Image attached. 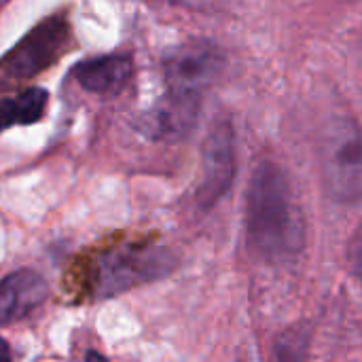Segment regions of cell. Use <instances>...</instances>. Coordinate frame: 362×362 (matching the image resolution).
Segmentation results:
<instances>
[{
	"instance_id": "52a82bcc",
	"label": "cell",
	"mask_w": 362,
	"mask_h": 362,
	"mask_svg": "<svg viewBox=\"0 0 362 362\" xmlns=\"http://www.w3.org/2000/svg\"><path fill=\"white\" fill-rule=\"evenodd\" d=\"M199 112V98L168 93L163 100H159L153 108L142 112L136 121V127L155 140H178L185 138Z\"/></svg>"
},
{
	"instance_id": "4fadbf2b",
	"label": "cell",
	"mask_w": 362,
	"mask_h": 362,
	"mask_svg": "<svg viewBox=\"0 0 362 362\" xmlns=\"http://www.w3.org/2000/svg\"><path fill=\"white\" fill-rule=\"evenodd\" d=\"M0 362H13L11 358V348L4 339H0Z\"/></svg>"
},
{
	"instance_id": "277c9868",
	"label": "cell",
	"mask_w": 362,
	"mask_h": 362,
	"mask_svg": "<svg viewBox=\"0 0 362 362\" xmlns=\"http://www.w3.org/2000/svg\"><path fill=\"white\" fill-rule=\"evenodd\" d=\"M70 38V25L64 15H53L32 28L2 59L0 74L13 81L38 76L64 53Z\"/></svg>"
},
{
	"instance_id": "3957f363",
	"label": "cell",
	"mask_w": 362,
	"mask_h": 362,
	"mask_svg": "<svg viewBox=\"0 0 362 362\" xmlns=\"http://www.w3.org/2000/svg\"><path fill=\"white\" fill-rule=\"evenodd\" d=\"M176 259L161 248H121L102 257L95 280V297L106 299L132 286L170 274Z\"/></svg>"
},
{
	"instance_id": "8fae6325",
	"label": "cell",
	"mask_w": 362,
	"mask_h": 362,
	"mask_svg": "<svg viewBox=\"0 0 362 362\" xmlns=\"http://www.w3.org/2000/svg\"><path fill=\"white\" fill-rule=\"evenodd\" d=\"M310 327L308 325H293L284 329L272 350V362H308L310 358Z\"/></svg>"
},
{
	"instance_id": "7a4b0ae2",
	"label": "cell",
	"mask_w": 362,
	"mask_h": 362,
	"mask_svg": "<svg viewBox=\"0 0 362 362\" xmlns=\"http://www.w3.org/2000/svg\"><path fill=\"white\" fill-rule=\"evenodd\" d=\"M322 174L339 204L362 199V127L350 117L335 119L322 140Z\"/></svg>"
},
{
	"instance_id": "7c38bea8",
	"label": "cell",
	"mask_w": 362,
	"mask_h": 362,
	"mask_svg": "<svg viewBox=\"0 0 362 362\" xmlns=\"http://www.w3.org/2000/svg\"><path fill=\"white\" fill-rule=\"evenodd\" d=\"M348 263L356 280L362 284V223L361 227L354 231L350 244H348Z\"/></svg>"
},
{
	"instance_id": "5b68a950",
	"label": "cell",
	"mask_w": 362,
	"mask_h": 362,
	"mask_svg": "<svg viewBox=\"0 0 362 362\" xmlns=\"http://www.w3.org/2000/svg\"><path fill=\"white\" fill-rule=\"evenodd\" d=\"M223 51L206 38H193L163 57V74L170 85V93L199 98L223 72Z\"/></svg>"
},
{
	"instance_id": "5bb4252c",
	"label": "cell",
	"mask_w": 362,
	"mask_h": 362,
	"mask_svg": "<svg viewBox=\"0 0 362 362\" xmlns=\"http://www.w3.org/2000/svg\"><path fill=\"white\" fill-rule=\"evenodd\" d=\"M85 362H108V358L102 356V354H98V352H93V350H89L87 356H85Z\"/></svg>"
},
{
	"instance_id": "ba28073f",
	"label": "cell",
	"mask_w": 362,
	"mask_h": 362,
	"mask_svg": "<svg viewBox=\"0 0 362 362\" xmlns=\"http://www.w3.org/2000/svg\"><path fill=\"white\" fill-rule=\"evenodd\" d=\"M49 297L47 280L34 269H17L0 280V327L34 314Z\"/></svg>"
},
{
	"instance_id": "8992f818",
	"label": "cell",
	"mask_w": 362,
	"mask_h": 362,
	"mask_svg": "<svg viewBox=\"0 0 362 362\" xmlns=\"http://www.w3.org/2000/svg\"><path fill=\"white\" fill-rule=\"evenodd\" d=\"M235 176V134L231 121L221 119L206 138L202 182L197 191V204L204 210L214 208L223 195L231 189Z\"/></svg>"
},
{
	"instance_id": "9c48e42d",
	"label": "cell",
	"mask_w": 362,
	"mask_h": 362,
	"mask_svg": "<svg viewBox=\"0 0 362 362\" xmlns=\"http://www.w3.org/2000/svg\"><path fill=\"white\" fill-rule=\"evenodd\" d=\"M134 74L129 55H102L74 66L72 76L91 93H117Z\"/></svg>"
},
{
	"instance_id": "30bf717a",
	"label": "cell",
	"mask_w": 362,
	"mask_h": 362,
	"mask_svg": "<svg viewBox=\"0 0 362 362\" xmlns=\"http://www.w3.org/2000/svg\"><path fill=\"white\" fill-rule=\"evenodd\" d=\"M49 102V93L42 87L25 89L23 93L0 102V132L13 125H32L40 121Z\"/></svg>"
},
{
	"instance_id": "6da1fadb",
	"label": "cell",
	"mask_w": 362,
	"mask_h": 362,
	"mask_svg": "<svg viewBox=\"0 0 362 362\" xmlns=\"http://www.w3.org/2000/svg\"><path fill=\"white\" fill-rule=\"evenodd\" d=\"M246 235L255 255L269 263L291 261L305 246V218L286 174L272 161L259 163L250 176Z\"/></svg>"
}]
</instances>
